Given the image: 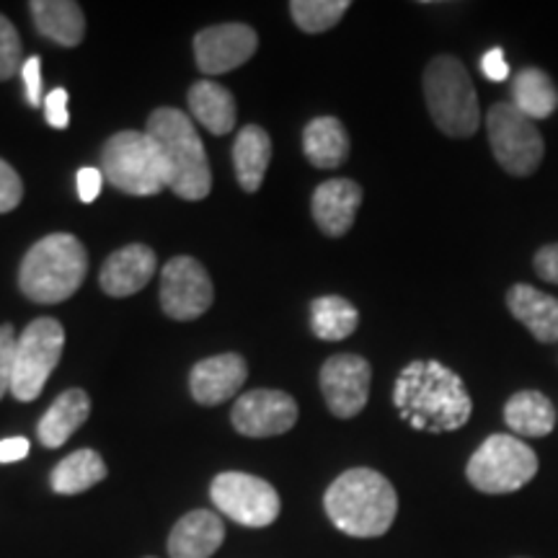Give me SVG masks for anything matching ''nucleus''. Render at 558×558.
<instances>
[{
    "instance_id": "nucleus-23",
    "label": "nucleus",
    "mask_w": 558,
    "mask_h": 558,
    "mask_svg": "<svg viewBox=\"0 0 558 558\" xmlns=\"http://www.w3.org/2000/svg\"><path fill=\"white\" fill-rule=\"evenodd\" d=\"M192 117L213 135H228L235 128V99L226 86L199 81L190 88Z\"/></svg>"
},
{
    "instance_id": "nucleus-3",
    "label": "nucleus",
    "mask_w": 558,
    "mask_h": 558,
    "mask_svg": "<svg viewBox=\"0 0 558 558\" xmlns=\"http://www.w3.org/2000/svg\"><path fill=\"white\" fill-rule=\"evenodd\" d=\"M324 507L341 533L352 538H380L393 525L399 497L383 473L352 469L341 473L329 486Z\"/></svg>"
},
{
    "instance_id": "nucleus-17",
    "label": "nucleus",
    "mask_w": 558,
    "mask_h": 558,
    "mask_svg": "<svg viewBox=\"0 0 558 558\" xmlns=\"http://www.w3.org/2000/svg\"><path fill=\"white\" fill-rule=\"evenodd\" d=\"M156 254L143 243H130L104 262L99 282L101 290L111 298L135 295L156 275Z\"/></svg>"
},
{
    "instance_id": "nucleus-26",
    "label": "nucleus",
    "mask_w": 558,
    "mask_h": 558,
    "mask_svg": "<svg viewBox=\"0 0 558 558\" xmlns=\"http://www.w3.org/2000/svg\"><path fill=\"white\" fill-rule=\"evenodd\" d=\"M512 107L527 120H546L558 109V88L541 68H525L514 75Z\"/></svg>"
},
{
    "instance_id": "nucleus-34",
    "label": "nucleus",
    "mask_w": 558,
    "mask_h": 558,
    "mask_svg": "<svg viewBox=\"0 0 558 558\" xmlns=\"http://www.w3.org/2000/svg\"><path fill=\"white\" fill-rule=\"evenodd\" d=\"M21 78H24V86H26V101H29L32 107L45 104V99H41V60L39 58H26L24 68H21Z\"/></svg>"
},
{
    "instance_id": "nucleus-15",
    "label": "nucleus",
    "mask_w": 558,
    "mask_h": 558,
    "mask_svg": "<svg viewBox=\"0 0 558 558\" xmlns=\"http://www.w3.org/2000/svg\"><path fill=\"white\" fill-rule=\"evenodd\" d=\"M246 378V362H243L241 354L228 352L197 362L190 375V390L194 401L202 403V407H218V403L233 399Z\"/></svg>"
},
{
    "instance_id": "nucleus-39",
    "label": "nucleus",
    "mask_w": 558,
    "mask_h": 558,
    "mask_svg": "<svg viewBox=\"0 0 558 558\" xmlns=\"http://www.w3.org/2000/svg\"><path fill=\"white\" fill-rule=\"evenodd\" d=\"M148 558H150V556H148Z\"/></svg>"
},
{
    "instance_id": "nucleus-2",
    "label": "nucleus",
    "mask_w": 558,
    "mask_h": 558,
    "mask_svg": "<svg viewBox=\"0 0 558 558\" xmlns=\"http://www.w3.org/2000/svg\"><path fill=\"white\" fill-rule=\"evenodd\" d=\"M145 135L163 163L166 186L181 199H205L213 190V171L192 117L171 107L156 109L145 124Z\"/></svg>"
},
{
    "instance_id": "nucleus-10",
    "label": "nucleus",
    "mask_w": 558,
    "mask_h": 558,
    "mask_svg": "<svg viewBox=\"0 0 558 558\" xmlns=\"http://www.w3.org/2000/svg\"><path fill=\"white\" fill-rule=\"evenodd\" d=\"M209 497L222 514L243 527H267L279 518L275 486L251 473H220L209 486Z\"/></svg>"
},
{
    "instance_id": "nucleus-12",
    "label": "nucleus",
    "mask_w": 558,
    "mask_h": 558,
    "mask_svg": "<svg viewBox=\"0 0 558 558\" xmlns=\"http://www.w3.org/2000/svg\"><path fill=\"white\" fill-rule=\"evenodd\" d=\"M373 369L360 354H333L320 367V390L333 416H357L369 399Z\"/></svg>"
},
{
    "instance_id": "nucleus-37",
    "label": "nucleus",
    "mask_w": 558,
    "mask_h": 558,
    "mask_svg": "<svg viewBox=\"0 0 558 558\" xmlns=\"http://www.w3.org/2000/svg\"><path fill=\"white\" fill-rule=\"evenodd\" d=\"M104 173L99 169H81L78 171V194L83 202H94L101 194Z\"/></svg>"
},
{
    "instance_id": "nucleus-16",
    "label": "nucleus",
    "mask_w": 558,
    "mask_h": 558,
    "mask_svg": "<svg viewBox=\"0 0 558 558\" xmlns=\"http://www.w3.org/2000/svg\"><path fill=\"white\" fill-rule=\"evenodd\" d=\"M362 205V186L352 179H331L324 181L313 192V220L329 239H341L349 233L357 218Z\"/></svg>"
},
{
    "instance_id": "nucleus-38",
    "label": "nucleus",
    "mask_w": 558,
    "mask_h": 558,
    "mask_svg": "<svg viewBox=\"0 0 558 558\" xmlns=\"http://www.w3.org/2000/svg\"><path fill=\"white\" fill-rule=\"evenodd\" d=\"M26 456H29V439L26 437L0 439V463H16Z\"/></svg>"
},
{
    "instance_id": "nucleus-6",
    "label": "nucleus",
    "mask_w": 558,
    "mask_h": 558,
    "mask_svg": "<svg viewBox=\"0 0 558 558\" xmlns=\"http://www.w3.org/2000/svg\"><path fill=\"white\" fill-rule=\"evenodd\" d=\"M101 173L114 190L132 197H153L166 186L163 163L145 132L124 130L101 148Z\"/></svg>"
},
{
    "instance_id": "nucleus-29",
    "label": "nucleus",
    "mask_w": 558,
    "mask_h": 558,
    "mask_svg": "<svg viewBox=\"0 0 558 558\" xmlns=\"http://www.w3.org/2000/svg\"><path fill=\"white\" fill-rule=\"evenodd\" d=\"M349 11V0H292L290 13L295 24L308 34L329 32Z\"/></svg>"
},
{
    "instance_id": "nucleus-36",
    "label": "nucleus",
    "mask_w": 558,
    "mask_h": 558,
    "mask_svg": "<svg viewBox=\"0 0 558 558\" xmlns=\"http://www.w3.org/2000/svg\"><path fill=\"white\" fill-rule=\"evenodd\" d=\"M481 70H484V75H486L488 81H494V83L507 81L509 68H507V62H505V52H501L499 47L488 50L484 54V60H481Z\"/></svg>"
},
{
    "instance_id": "nucleus-25",
    "label": "nucleus",
    "mask_w": 558,
    "mask_h": 558,
    "mask_svg": "<svg viewBox=\"0 0 558 558\" xmlns=\"http://www.w3.org/2000/svg\"><path fill=\"white\" fill-rule=\"evenodd\" d=\"M269 160H271V140L267 132L256 128V124L243 128L233 145L235 179H239L243 190L246 192L259 190L264 173L269 169Z\"/></svg>"
},
{
    "instance_id": "nucleus-28",
    "label": "nucleus",
    "mask_w": 558,
    "mask_h": 558,
    "mask_svg": "<svg viewBox=\"0 0 558 558\" xmlns=\"http://www.w3.org/2000/svg\"><path fill=\"white\" fill-rule=\"evenodd\" d=\"M360 326V313L339 295L316 298L311 303V329L324 341H341L352 337Z\"/></svg>"
},
{
    "instance_id": "nucleus-22",
    "label": "nucleus",
    "mask_w": 558,
    "mask_h": 558,
    "mask_svg": "<svg viewBox=\"0 0 558 558\" xmlns=\"http://www.w3.org/2000/svg\"><path fill=\"white\" fill-rule=\"evenodd\" d=\"M505 422L520 437H546L556 427V409L541 390H520L505 403Z\"/></svg>"
},
{
    "instance_id": "nucleus-21",
    "label": "nucleus",
    "mask_w": 558,
    "mask_h": 558,
    "mask_svg": "<svg viewBox=\"0 0 558 558\" xmlns=\"http://www.w3.org/2000/svg\"><path fill=\"white\" fill-rule=\"evenodd\" d=\"M32 19L41 37L60 47H75L86 37V16L73 0H34Z\"/></svg>"
},
{
    "instance_id": "nucleus-33",
    "label": "nucleus",
    "mask_w": 558,
    "mask_h": 558,
    "mask_svg": "<svg viewBox=\"0 0 558 558\" xmlns=\"http://www.w3.org/2000/svg\"><path fill=\"white\" fill-rule=\"evenodd\" d=\"M45 117L50 128L65 130L70 122L68 114V90L65 88H54L50 94L45 96Z\"/></svg>"
},
{
    "instance_id": "nucleus-8",
    "label": "nucleus",
    "mask_w": 558,
    "mask_h": 558,
    "mask_svg": "<svg viewBox=\"0 0 558 558\" xmlns=\"http://www.w3.org/2000/svg\"><path fill=\"white\" fill-rule=\"evenodd\" d=\"M488 145L509 177H533L546 156V143L533 120L520 114L512 101H499L486 114Z\"/></svg>"
},
{
    "instance_id": "nucleus-14",
    "label": "nucleus",
    "mask_w": 558,
    "mask_h": 558,
    "mask_svg": "<svg viewBox=\"0 0 558 558\" xmlns=\"http://www.w3.org/2000/svg\"><path fill=\"white\" fill-rule=\"evenodd\" d=\"M259 37L246 24H220L202 29L194 37V58L202 73L220 75L241 68L254 58Z\"/></svg>"
},
{
    "instance_id": "nucleus-19",
    "label": "nucleus",
    "mask_w": 558,
    "mask_h": 558,
    "mask_svg": "<svg viewBox=\"0 0 558 558\" xmlns=\"http://www.w3.org/2000/svg\"><path fill=\"white\" fill-rule=\"evenodd\" d=\"M507 308L543 344L558 341V300L554 295L533 284H514L507 292Z\"/></svg>"
},
{
    "instance_id": "nucleus-32",
    "label": "nucleus",
    "mask_w": 558,
    "mask_h": 558,
    "mask_svg": "<svg viewBox=\"0 0 558 558\" xmlns=\"http://www.w3.org/2000/svg\"><path fill=\"white\" fill-rule=\"evenodd\" d=\"M16 337L11 324H0V399L11 390L13 357H16Z\"/></svg>"
},
{
    "instance_id": "nucleus-4",
    "label": "nucleus",
    "mask_w": 558,
    "mask_h": 558,
    "mask_svg": "<svg viewBox=\"0 0 558 558\" xmlns=\"http://www.w3.org/2000/svg\"><path fill=\"white\" fill-rule=\"evenodd\" d=\"M88 275V254L70 233H52L34 243L19 269V288L41 305L65 303Z\"/></svg>"
},
{
    "instance_id": "nucleus-13",
    "label": "nucleus",
    "mask_w": 558,
    "mask_h": 558,
    "mask_svg": "<svg viewBox=\"0 0 558 558\" xmlns=\"http://www.w3.org/2000/svg\"><path fill=\"white\" fill-rule=\"evenodd\" d=\"M233 427L246 437H275L295 427L298 403L284 390H248L233 407Z\"/></svg>"
},
{
    "instance_id": "nucleus-35",
    "label": "nucleus",
    "mask_w": 558,
    "mask_h": 558,
    "mask_svg": "<svg viewBox=\"0 0 558 558\" xmlns=\"http://www.w3.org/2000/svg\"><path fill=\"white\" fill-rule=\"evenodd\" d=\"M535 275L550 284H558V243H548L533 256Z\"/></svg>"
},
{
    "instance_id": "nucleus-9",
    "label": "nucleus",
    "mask_w": 558,
    "mask_h": 558,
    "mask_svg": "<svg viewBox=\"0 0 558 558\" xmlns=\"http://www.w3.org/2000/svg\"><path fill=\"white\" fill-rule=\"evenodd\" d=\"M62 347H65V331L54 318H37L26 326L16 341V357H13V399L24 403L39 399L41 388L62 357Z\"/></svg>"
},
{
    "instance_id": "nucleus-11",
    "label": "nucleus",
    "mask_w": 558,
    "mask_h": 558,
    "mask_svg": "<svg viewBox=\"0 0 558 558\" xmlns=\"http://www.w3.org/2000/svg\"><path fill=\"white\" fill-rule=\"evenodd\" d=\"M215 300L213 279L192 256H177L160 271V305L173 320H194Z\"/></svg>"
},
{
    "instance_id": "nucleus-30",
    "label": "nucleus",
    "mask_w": 558,
    "mask_h": 558,
    "mask_svg": "<svg viewBox=\"0 0 558 558\" xmlns=\"http://www.w3.org/2000/svg\"><path fill=\"white\" fill-rule=\"evenodd\" d=\"M24 50H21V39L16 26L0 13V81H9L21 73L24 68Z\"/></svg>"
},
{
    "instance_id": "nucleus-7",
    "label": "nucleus",
    "mask_w": 558,
    "mask_h": 558,
    "mask_svg": "<svg viewBox=\"0 0 558 558\" xmlns=\"http://www.w3.org/2000/svg\"><path fill=\"white\" fill-rule=\"evenodd\" d=\"M538 473V456L514 435H492L469 460L471 486L481 494H512Z\"/></svg>"
},
{
    "instance_id": "nucleus-20",
    "label": "nucleus",
    "mask_w": 558,
    "mask_h": 558,
    "mask_svg": "<svg viewBox=\"0 0 558 558\" xmlns=\"http://www.w3.org/2000/svg\"><path fill=\"white\" fill-rule=\"evenodd\" d=\"M90 414V399L86 396V390L81 388H70L65 393H60L58 399L52 401V407L45 411V416L39 418V442L45 448H60L65 445L70 437L75 435L83 427Z\"/></svg>"
},
{
    "instance_id": "nucleus-31",
    "label": "nucleus",
    "mask_w": 558,
    "mask_h": 558,
    "mask_svg": "<svg viewBox=\"0 0 558 558\" xmlns=\"http://www.w3.org/2000/svg\"><path fill=\"white\" fill-rule=\"evenodd\" d=\"M21 197H24L21 177L11 163H5V160L0 158V215L16 209L21 205Z\"/></svg>"
},
{
    "instance_id": "nucleus-5",
    "label": "nucleus",
    "mask_w": 558,
    "mask_h": 558,
    "mask_svg": "<svg viewBox=\"0 0 558 558\" xmlns=\"http://www.w3.org/2000/svg\"><path fill=\"white\" fill-rule=\"evenodd\" d=\"M424 99L432 122L448 137H471L481 128L478 94L458 58L439 54L424 70Z\"/></svg>"
},
{
    "instance_id": "nucleus-27",
    "label": "nucleus",
    "mask_w": 558,
    "mask_h": 558,
    "mask_svg": "<svg viewBox=\"0 0 558 558\" xmlns=\"http://www.w3.org/2000/svg\"><path fill=\"white\" fill-rule=\"evenodd\" d=\"M107 478V463L96 450H78L65 460H60L52 471V488L65 497L88 492L99 481Z\"/></svg>"
},
{
    "instance_id": "nucleus-1",
    "label": "nucleus",
    "mask_w": 558,
    "mask_h": 558,
    "mask_svg": "<svg viewBox=\"0 0 558 558\" xmlns=\"http://www.w3.org/2000/svg\"><path fill=\"white\" fill-rule=\"evenodd\" d=\"M393 403L411 429L429 435L465 427L473 414L463 378L437 360L409 362L396 378Z\"/></svg>"
},
{
    "instance_id": "nucleus-24",
    "label": "nucleus",
    "mask_w": 558,
    "mask_h": 558,
    "mask_svg": "<svg viewBox=\"0 0 558 558\" xmlns=\"http://www.w3.org/2000/svg\"><path fill=\"white\" fill-rule=\"evenodd\" d=\"M303 150L316 169H339L349 156V135L337 117H316L303 132Z\"/></svg>"
},
{
    "instance_id": "nucleus-18",
    "label": "nucleus",
    "mask_w": 558,
    "mask_h": 558,
    "mask_svg": "<svg viewBox=\"0 0 558 558\" xmlns=\"http://www.w3.org/2000/svg\"><path fill=\"white\" fill-rule=\"evenodd\" d=\"M226 541V525L209 509L184 514L169 535L171 558H209Z\"/></svg>"
}]
</instances>
